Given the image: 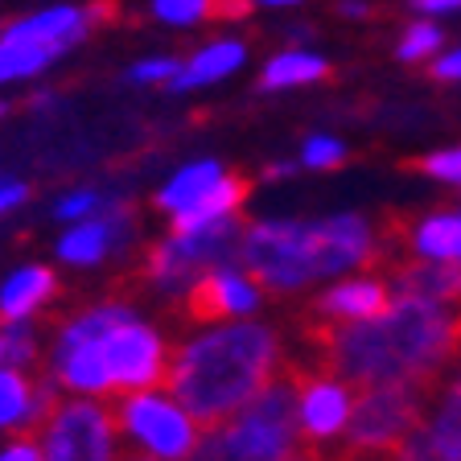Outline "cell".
Returning <instances> with one entry per match:
<instances>
[{"label": "cell", "mask_w": 461, "mask_h": 461, "mask_svg": "<svg viewBox=\"0 0 461 461\" xmlns=\"http://www.w3.org/2000/svg\"><path fill=\"white\" fill-rule=\"evenodd\" d=\"M395 288L403 293H420L432 301H449L461 305V264H437V259H416L395 276Z\"/></svg>", "instance_id": "obj_22"}, {"label": "cell", "mask_w": 461, "mask_h": 461, "mask_svg": "<svg viewBox=\"0 0 461 461\" xmlns=\"http://www.w3.org/2000/svg\"><path fill=\"white\" fill-rule=\"evenodd\" d=\"M58 395H62V387L50 375L33 379L25 366H0V437L33 432Z\"/></svg>", "instance_id": "obj_16"}, {"label": "cell", "mask_w": 461, "mask_h": 461, "mask_svg": "<svg viewBox=\"0 0 461 461\" xmlns=\"http://www.w3.org/2000/svg\"><path fill=\"white\" fill-rule=\"evenodd\" d=\"M355 412V384L342 379L338 371L309 375L305 384H297V424L301 441L313 449H330L346 437V424Z\"/></svg>", "instance_id": "obj_14"}, {"label": "cell", "mask_w": 461, "mask_h": 461, "mask_svg": "<svg viewBox=\"0 0 461 461\" xmlns=\"http://www.w3.org/2000/svg\"><path fill=\"white\" fill-rule=\"evenodd\" d=\"M41 358V334L33 321L0 317V366H25L33 371Z\"/></svg>", "instance_id": "obj_23"}, {"label": "cell", "mask_w": 461, "mask_h": 461, "mask_svg": "<svg viewBox=\"0 0 461 461\" xmlns=\"http://www.w3.org/2000/svg\"><path fill=\"white\" fill-rule=\"evenodd\" d=\"M248 67V41L235 38V33H222V38L202 41L194 54L182 58V67L173 75L169 91H206V86H219L227 78H235Z\"/></svg>", "instance_id": "obj_18"}, {"label": "cell", "mask_w": 461, "mask_h": 461, "mask_svg": "<svg viewBox=\"0 0 461 461\" xmlns=\"http://www.w3.org/2000/svg\"><path fill=\"white\" fill-rule=\"evenodd\" d=\"M214 9L219 0H149V13L169 29H198L214 17Z\"/></svg>", "instance_id": "obj_26"}, {"label": "cell", "mask_w": 461, "mask_h": 461, "mask_svg": "<svg viewBox=\"0 0 461 461\" xmlns=\"http://www.w3.org/2000/svg\"><path fill=\"white\" fill-rule=\"evenodd\" d=\"M50 104H58V95H54V91H41V95L33 99V107H38V112H50Z\"/></svg>", "instance_id": "obj_37"}, {"label": "cell", "mask_w": 461, "mask_h": 461, "mask_svg": "<svg viewBox=\"0 0 461 461\" xmlns=\"http://www.w3.org/2000/svg\"><path fill=\"white\" fill-rule=\"evenodd\" d=\"M112 198H115V194L99 190V185H70V190H62L54 198L50 214H54L58 222H78V219H91V214H99Z\"/></svg>", "instance_id": "obj_25"}, {"label": "cell", "mask_w": 461, "mask_h": 461, "mask_svg": "<svg viewBox=\"0 0 461 461\" xmlns=\"http://www.w3.org/2000/svg\"><path fill=\"white\" fill-rule=\"evenodd\" d=\"M301 169L309 173H334L338 165H346V140L334 132H309L301 140V153H297Z\"/></svg>", "instance_id": "obj_27"}, {"label": "cell", "mask_w": 461, "mask_h": 461, "mask_svg": "<svg viewBox=\"0 0 461 461\" xmlns=\"http://www.w3.org/2000/svg\"><path fill=\"white\" fill-rule=\"evenodd\" d=\"M243 240V219H214L198 222V227H169L165 240H157L144 256V276L153 285V293L169 301H185L202 272H211L214 264L240 256Z\"/></svg>", "instance_id": "obj_7"}, {"label": "cell", "mask_w": 461, "mask_h": 461, "mask_svg": "<svg viewBox=\"0 0 461 461\" xmlns=\"http://www.w3.org/2000/svg\"><path fill=\"white\" fill-rule=\"evenodd\" d=\"M408 9L416 13V17H457L461 13V0H408Z\"/></svg>", "instance_id": "obj_33"}, {"label": "cell", "mask_w": 461, "mask_h": 461, "mask_svg": "<svg viewBox=\"0 0 461 461\" xmlns=\"http://www.w3.org/2000/svg\"><path fill=\"white\" fill-rule=\"evenodd\" d=\"M251 9H297V5H305V0H248Z\"/></svg>", "instance_id": "obj_36"}, {"label": "cell", "mask_w": 461, "mask_h": 461, "mask_svg": "<svg viewBox=\"0 0 461 461\" xmlns=\"http://www.w3.org/2000/svg\"><path fill=\"white\" fill-rule=\"evenodd\" d=\"M5 115H9V104H5V99H0V120H5Z\"/></svg>", "instance_id": "obj_38"}, {"label": "cell", "mask_w": 461, "mask_h": 461, "mask_svg": "<svg viewBox=\"0 0 461 461\" xmlns=\"http://www.w3.org/2000/svg\"><path fill=\"white\" fill-rule=\"evenodd\" d=\"M429 67H432V75L441 78V83H461V46H445Z\"/></svg>", "instance_id": "obj_32"}, {"label": "cell", "mask_w": 461, "mask_h": 461, "mask_svg": "<svg viewBox=\"0 0 461 461\" xmlns=\"http://www.w3.org/2000/svg\"><path fill=\"white\" fill-rule=\"evenodd\" d=\"M461 358V305L395 288L379 313L326 334V366L366 384L432 387Z\"/></svg>", "instance_id": "obj_1"}, {"label": "cell", "mask_w": 461, "mask_h": 461, "mask_svg": "<svg viewBox=\"0 0 461 461\" xmlns=\"http://www.w3.org/2000/svg\"><path fill=\"white\" fill-rule=\"evenodd\" d=\"M58 297V272L50 264H17L0 280V317L33 321Z\"/></svg>", "instance_id": "obj_19"}, {"label": "cell", "mask_w": 461, "mask_h": 461, "mask_svg": "<svg viewBox=\"0 0 461 461\" xmlns=\"http://www.w3.org/2000/svg\"><path fill=\"white\" fill-rule=\"evenodd\" d=\"M272 375H280L276 330L256 317H230L202 321L190 338L173 346L165 384L206 429L243 408Z\"/></svg>", "instance_id": "obj_2"}, {"label": "cell", "mask_w": 461, "mask_h": 461, "mask_svg": "<svg viewBox=\"0 0 461 461\" xmlns=\"http://www.w3.org/2000/svg\"><path fill=\"white\" fill-rule=\"evenodd\" d=\"M41 441L38 432H13L9 441H0V461H41Z\"/></svg>", "instance_id": "obj_31"}, {"label": "cell", "mask_w": 461, "mask_h": 461, "mask_svg": "<svg viewBox=\"0 0 461 461\" xmlns=\"http://www.w3.org/2000/svg\"><path fill=\"white\" fill-rule=\"evenodd\" d=\"M408 251H412V259L461 264V206L420 214L408 227Z\"/></svg>", "instance_id": "obj_20"}, {"label": "cell", "mask_w": 461, "mask_h": 461, "mask_svg": "<svg viewBox=\"0 0 461 461\" xmlns=\"http://www.w3.org/2000/svg\"><path fill=\"white\" fill-rule=\"evenodd\" d=\"M33 432H38L46 461H112L124 449L107 395L62 392Z\"/></svg>", "instance_id": "obj_8"}, {"label": "cell", "mask_w": 461, "mask_h": 461, "mask_svg": "<svg viewBox=\"0 0 461 461\" xmlns=\"http://www.w3.org/2000/svg\"><path fill=\"white\" fill-rule=\"evenodd\" d=\"M264 293L268 288L256 280V272L235 256L202 272L198 285L185 293V305L198 321H230V317H256L264 309Z\"/></svg>", "instance_id": "obj_13"}, {"label": "cell", "mask_w": 461, "mask_h": 461, "mask_svg": "<svg viewBox=\"0 0 461 461\" xmlns=\"http://www.w3.org/2000/svg\"><path fill=\"white\" fill-rule=\"evenodd\" d=\"M99 350H104V366L112 375L115 395L165 384V371H169V358H173L169 338L153 321H144L140 313H128L124 321L104 330L99 334Z\"/></svg>", "instance_id": "obj_11"}, {"label": "cell", "mask_w": 461, "mask_h": 461, "mask_svg": "<svg viewBox=\"0 0 461 461\" xmlns=\"http://www.w3.org/2000/svg\"><path fill=\"white\" fill-rule=\"evenodd\" d=\"M338 13H342V17H350V21H358V17H366V13H371V5H366V0H338Z\"/></svg>", "instance_id": "obj_35"}, {"label": "cell", "mask_w": 461, "mask_h": 461, "mask_svg": "<svg viewBox=\"0 0 461 461\" xmlns=\"http://www.w3.org/2000/svg\"><path fill=\"white\" fill-rule=\"evenodd\" d=\"M29 182L25 177H17V173H0V219H9V214H17L21 206L29 202Z\"/></svg>", "instance_id": "obj_30"}, {"label": "cell", "mask_w": 461, "mask_h": 461, "mask_svg": "<svg viewBox=\"0 0 461 461\" xmlns=\"http://www.w3.org/2000/svg\"><path fill=\"white\" fill-rule=\"evenodd\" d=\"M420 173L437 185H449V190H461V144H449V149H437L420 161Z\"/></svg>", "instance_id": "obj_29"}, {"label": "cell", "mask_w": 461, "mask_h": 461, "mask_svg": "<svg viewBox=\"0 0 461 461\" xmlns=\"http://www.w3.org/2000/svg\"><path fill=\"white\" fill-rule=\"evenodd\" d=\"M248 185L214 157H194L157 185V211L169 219V227H198V222L230 219L243 211Z\"/></svg>", "instance_id": "obj_9"}, {"label": "cell", "mask_w": 461, "mask_h": 461, "mask_svg": "<svg viewBox=\"0 0 461 461\" xmlns=\"http://www.w3.org/2000/svg\"><path fill=\"white\" fill-rule=\"evenodd\" d=\"M297 384L272 375L243 408L219 424H206L198 441L202 461H285L301 453Z\"/></svg>", "instance_id": "obj_4"}, {"label": "cell", "mask_w": 461, "mask_h": 461, "mask_svg": "<svg viewBox=\"0 0 461 461\" xmlns=\"http://www.w3.org/2000/svg\"><path fill=\"white\" fill-rule=\"evenodd\" d=\"M330 75V62L317 50L288 46L264 62L259 70V91H297V86H313Z\"/></svg>", "instance_id": "obj_21"}, {"label": "cell", "mask_w": 461, "mask_h": 461, "mask_svg": "<svg viewBox=\"0 0 461 461\" xmlns=\"http://www.w3.org/2000/svg\"><path fill=\"white\" fill-rule=\"evenodd\" d=\"M115 424L128 453L149 461H185L198 457L202 420L185 408L169 384L120 392L115 400Z\"/></svg>", "instance_id": "obj_6"}, {"label": "cell", "mask_w": 461, "mask_h": 461, "mask_svg": "<svg viewBox=\"0 0 461 461\" xmlns=\"http://www.w3.org/2000/svg\"><path fill=\"white\" fill-rule=\"evenodd\" d=\"M420 384H366L355 392V412L346 424V449L350 453H400L424 420Z\"/></svg>", "instance_id": "obj_10"}, {"label": "cell", "mask_w": 461, "mask_h": 461, "mask_svg": "<svg viewBox=\"0 0 461 461\" xmlns=\"http://www.w3.org/2000/svg\"><path fill=\"white\" fill-rule=\"evenodd\" d=\"M132 240H136V214L128 211L124 198H112L91 219L62 222V230L54 240V256L67 268H99V264L115 259L120 251H128Z\"/></svg>", "instance_id": "obj_12"}, {"label": "cell", "mask_w": 461, "mask_h": 461, "mask_svg": "<svg viewBox=\"0 0 461 461\" xmlns=\"http://www.w3.org/2000/svg\"><path fill=\"white\" fill-rule=\"evenodd\" d=\"M379 251L371 219L358 211H338L321 219H268L243 222L240 259L256 272L268 293H301L346 272H363Z\"/></svg>", "instance_id": "obj_3"}, {"label": "cell", "mask_w": 461, "mask_h": 461, "mask_svg": "<svg viewBox=\"0 0 461 461\" xmlns=\"http://www.w3.org/2000/svg\"><path fill=\"white\" fill-rule=\"evenodd\" d=\"M301 161H272L268 169H264V177H272V182H285V177H293L297 173Z\"/></svg>", "instance_id": "obj_34"}, {"label": "cell", "mask_w": 461, "mask_h": 461, "mask_svg": "<svg viewBox=\"0 0 461 461\" xmlns=\"http://www.w3.org/2000/svg\"><path fill=\"white\" fill-rule=\"evenodd\" d=\"M392 301V285L379 276H366V272H346L321 285L313 301V313L330 326H346V321H363V317L379 313V309Z\"/></svg>", "instance_id": "obj_17"}, {"label": "cell", "mask_w": 461, "mask_h": 461, "mask_svg": "<svg viewBox=\"0 0 461 461\" xmlns=\"http://www.w3.org/2000/svg\"><path fill=\"white\" fill-rule=\"evenodd\" d=\"M441 50H445V33L437 25V17H416L400 33V41H395V58L400 62H432Z\"/></svg>", "instance_id": "obj_24"}, {"label": "cell", "mask_w": 461, "mask_h": 461, "mask_svg": "<svg viewBox=\"0 0 461 461\" xmlns=\"http://www.w3.org/2000/svg\"><path fill=\"white\" fill-rule=\"evenodd\" d=\"M104 21V5H41L33 13L0 25V86L33 83L67 54H75L95 25Z\"/></svg>", "instance_id": "obj_5"}, {"label": "cell", "mask_w": 461, "mask_h": 461, "mask_svg": "<svg viewBox=\"0 0 461 461\" xmlns=\"http://www.w3.org/2000/svg\"><path fill=\"white\" fill-rule=\"evenodd\" d=\"M403 457H432V461H461V358L457 371L445 379L437 400L424 408L420 429L408 437Z\"/></svg>", "instance_id": "obj_15"}, {"label": "cell", "mask_w": 461, "mask_h": 461, "mask_svg": "<svg viewBox=\"0 0 461 461\" xmlns=\"http://www.w3.org/2000/svg\"><path fill=\"white\" fill-rule=\"evenodd\" d=\"M177 67H182V58H173V54H144L124 70V78L136 86H169Z\"/></svg>", "instance_id": "obj_28"}]
</instances>
